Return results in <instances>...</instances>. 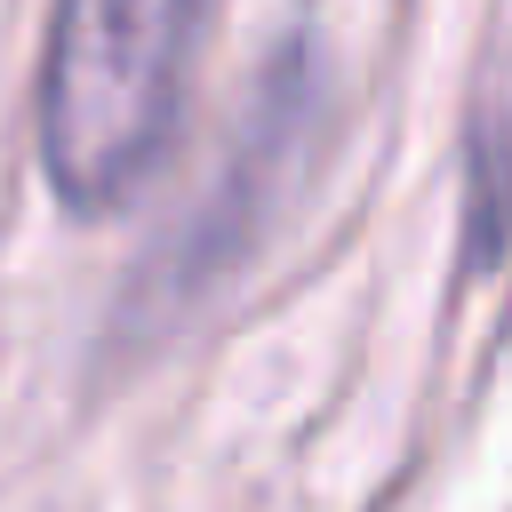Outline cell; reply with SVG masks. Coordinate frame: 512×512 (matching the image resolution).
<instances>
[{
	"label": "cell",
	"instance_id": "obj_1",
	"mask_svg": "<svg viewBox=\"0 0 512 512\" xmlns=\"http://www.w3.org/2000/svg\"><path fill=\"white\" fill-rule=\"evenodd\" d=\"M200 0H56L40 56V168L64 208H120L184 96Z\"/></svg>",
	"mask_w": 512,
	"mask_h": 512
}]
</instances>
